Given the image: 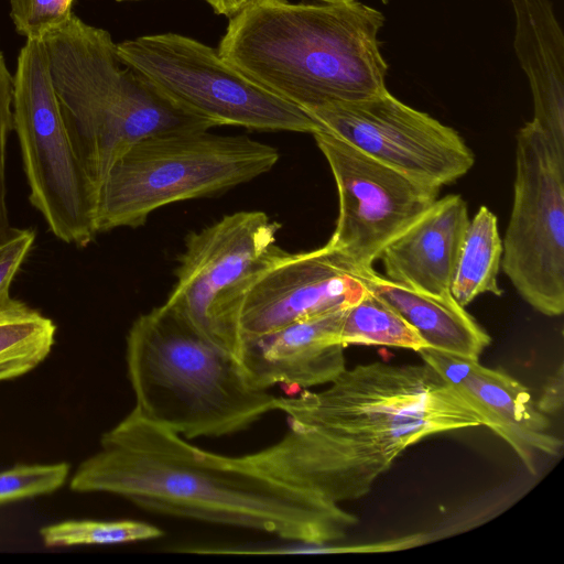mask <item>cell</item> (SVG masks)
<instances>
[{"label": "cell", "mask_w": 564, "mask_h": 564, "mask_svg": "<svg viewBox=\"0 0 564 564\" xmlns=\"http://www.w3.org/2000/svg\"><path fill=\"white\" fill-rule=\"evenodd\" d=\"M76 492H105L149 511L323 545L358 518L340 505L248 463L202 449L135 411L105 432L100 449L70 479Z\"/></svg>", "instance_id": "2"}, {"label": "cell", "mask_w": 564, "mask_h": 564, "mask_svg": "<svg viewBox=\"0 0 564 564\" xmlns=\"http://www.w3.org/2000/svg\"><path fill=\"white\" fill-rule=\"evenodd\" d=\"M313 137L339 200L326 246L349 265L371 270L384 248L434 204L441 188L413 181L324 130Z\"/></svg>", "instance_id": "11"}, {"label": "cell", "mask_w": 564, "mask_h": 564, "mask_svg": "<svg viewBox=\"0 0 564 564\" xmlns=\"http://www.w3.org/2000/svg\"><path fill=\"white\" fill-rule=\"evenodd\" d=\"M218 15L235 18L258 0H204Z\"/></svg>", "instance_id": "28"}, {"label": "cell", "mask_w": 564, "mask_h": 564, "mask_svg": "<svg viewBox=\"0 0 564 564\" xmlns=\"http://www.w3.org/2000/svg\"><path fill=\"white\" fill-rule=\"evenodd\" d=\"M423 362L440 373L463 397L482 425L502 438L525 469L538 473L539 458L556 457L563 441L551 432V423L539 411L531 393L503 370L485 367L478 359L423 347Z\"/></svg>", "instance_id": "14"}, {"label": "cell", "mask_w": 564, "mask_h": 564, "mask_svg": "<svg viewBox=\"0 0 564 564\" xmlns=\"http://www.w3.org/2000/svg\"><path fill=\"white\" fill-rule=\"evenodd\" d=\"M383 4H388L390 0H380Z\"/></svg>", "instance_id": "29"}, {"label": "cell", "mask_w": 564, "mask_h": 564, "mask_svg": "<svg viewBox=\"0 0 564 564\" xmlns=\"http://www.w3.org/2000/svg\"><path fill=\"white\" fill-rule=\"evenodd\" d=\"M36 234L31 228L10 227L0 238V301L10 297V288L25 261Z\"/></svg>", "instance_id": "26"}, {"label": "cell", "mask_w": 564, "mask_h": 564, "mask_svg": "<svg viewBox=\"0 0 564 564\" xmlns=\"http://www.w3.org/2000/svg\"><path fill=\"white\" fill-rule=\"evenodd\" d=\"M12 90L13 76L10 74L4 56L0 51V238L11 227L7 204L6 158L8 138L13 129Z\"/></svg>", "instance_id": "25"}, {"label": "cell", "mask_w": 564, "mask_h": 564, "mask_svg": "<svg viewBox=\"0 0 564 564\" xmlns=\"http://www.w3.org/2000/svg\"><path fill=\"white\" fill-rule=\"evenodd\" d=\"M117 1L121 2V1H134V0H117Z\"/></svg>", "instance_id": "30"}, {"label": "cell", "mask_w": 564, "mask_h": 564, "mask_svg": "<svg viewBox=\"0 0 564 564\" xmlns=\"http://www.w3.org/2000/svg\"><path fill=\"white\" fill-rule=\"evenodd\" d=\"M279 227L264 212L241 210L191 232L163 305L217 346L210 324L215 301L276 245Z\"/></svg>", "instance_id": "13"}, {"label": "cell", "mask_w": 564, "mask_h": 564, "mask_svg": "<svg viewBox=\"0 0 564 564\" xmlns=\"http://www.w3.org/2000/svg\"><path fill=\"white\" fill-rule=\"evenodd\" d=\"M563 364H560L558 369L549 379L540 399L535 405L545 415H554L563 408L564 402V377Z\"/></svg>", "instance_id": "27"}, {"label": "cell", "mask_w": 564, "mask_h": 564, "mask_svg": "<svg viewBox=\"0 0 564 564\" xmlns=\"http://www.w3.org/2000/svg\"><path fill=\"white\" fill-rule=\"evenodd\" d=\"M126 364L132 410L185 440L231 435L276 411L278 397L163 304L132 323Z\"/></svg>", "instance_id": "5"}, {"label": "cell", "mask_w": 564, "mask_h": 564, "mask_svg": "<svg viewBox=\"0 0 564 564\" xmlns=\"http://www.w3.org/2000/svg\"><path fill=\"white\" fill-rule=\"evenodd\" d=\"M42 42L72 147L97 194L112 165L138 142L212 128L124 66L108 31L74 13Z\"/></svg>", "instance_id": "4"}, {"label": "cell", "mask_w": 564, "mask_h": 564, "mask_svg": "<svg viewBox=\"0 0 564 564\" xmlns=\"http://www.w3.org/2000/svg\"><path fill=\"white\" fill-rule=\"evenodd\" d=\"M501 267L520 296L546 316L564 311V162L530 121L519 129L516 178Z\"/></svg>", "instance_id": "10"}, {"label": "cell", "mask_w": 564, "mask_h": 564, "mask_svg": "<svg viewBox=\"0 0 564 564\" xmlns=\"http://www.w3.org/2000/svg\"><path fill=\"white\" fill-rule=\"evenodd\" d=\"M344 346H387L417 352L426 347L417 332L386 301L367 290L343 315Z\"/></svg>", "instance_id": "21"}, {"label": "cell", "mask_w": 564, "mask_h": 564, "mask_svg": "<svg viewBox=\"0 0 564 564\" xmlns=\"http://www.w3.org/2000/svg\"><path fill=\"white\" fill-rule=\"evenodd\" d=\"M74 0H10V15L15 30L26 40L41 41L44 35L72 17Z\"/></svg>", "instance_id": "24"}, {"label": "cell", "mask_w": 564, "mask_h": 564, "mask_svg": "<svg viewBox=\"0 0 564 564\" xmlns=\"http://www.w3.org/2000/svg\"><path fill=\"white\" fill-rule=\"evenodd\" d=\"M209 129L149 137L109 170L98 193V234L143 225L170 204L214 196L271 171L276 148Z\"/></svg>", "instance_id": "6"}, {"label": "cell", "mask_w": 564, "mask_h": 564, "mask_svg": "<svg viewBox=\"0 0 564 564\" xmlns=\"http://www.w3.org/2000/svg\"><path fill=\"white\" fill-rule=\"evenodd\" d=\"M369 291L391 305L420 335L426 347L478 359L491 341L488 333L448 295L417 292L376 273L365 272Z\"/></svg>", "instance_id": "18"}, {"label": "cell", "mask_w": 564, "mask_h": 564, "mask_svg": "<svg viewBox=\"0 0 564 564\" xmlns=\"http://www.w3.org/2000/svg\"><path fill=\"white\" fill-rule=\"evenodd\" d=\"M347 306L291 323L245 343L238 364L257 390L282 384L308 389L332 382L346 367L339 329Z\"/></svg>", "instance_id": "15"}, {"label": "cell", "mask_w": 564, "mask_h": 564, "mask_svg": "<svg viewBox=\"0 0 564 564\" xmlns=\"http://www.w3.org/2000/svg\"><path fill=\"white\" fill-rule=\"evenodd\" d=\"M69 465L19 464L0 471V505L48 495L61 488L68 478Z\"/></svg>", "instance_id": "23"}, {"label": "cell", "mask_w": 564, "mask_h": 564, "mask_svg": "<svg viewBox=\"0 0 564 564\" xmlns=\"http://www.w3.org/2000/svg\"><path fill=\"white\" fill-rule=\"evenodd\" d=\"M468 223L467 203L460 195L437 198L380 254L387 279L431 295L451 294Z\"/></svg>", "instance_id": "16"}, {"label": "cell", "mask_w": 564, "mask_h": 564, "mask_svg": "<svg viewBox=\"0 0 564 564\" xmlns=\"http://www.w3.org/2000/svg\"><path fill=\"white\" fill-rule=\"evenodd\" d=\"M306 112L324 130L421 184L441 188L465 175L475 155L452 127L389 90Z\"/></svg>", "instance_id": "12"}, {"label": "cell", "mask_w": 564, "mask_h": 564, "mask_svg": "<svg viewBox=\"0 0 564 564\" xmlns=\"http://www.w3.org/2000/svg\"><path fill=\"white\" fill-rule=\"evenodd\" d=\"M502 239L497 216L480 206L469 219L451 284V294L466 307L474 299L490 292L500 296L498 273L501 268Z\"/></svg>", "instance_id": "19"}, {"label": "cell", "mask_w": 564, "mask_h": 564, "mask_svg": "<svg viewBox=\"0 0 564 564\" xmlns=\"http://www.w3.org/2000/svg\"><path fill=\"white\" fill-rule=\"evenodd\" d=\"M12 122L31 204L59 240L88 246L98 235V194L72 147L41 41L26 40L20 51Z\"/></svg>", "instance_id": "8"}, {"label": "cell", "mask_w": 564, "mask_h": 564, "mask_svg": "<svg viewBox=\"0 0 564 564\" xmlns=\"http://www.w3.org/2000/svg\"><path fill=\"white\" fill-rule=\"evenodd\" d=\"M366 271L326 245L297 253L275 245L215 301L210 324L216 344L238 362L245 343L357 301L368 290Z\"/></svg>", "instance_id": "9"}, {"label": "cell", "mask_w": 564, "mask_h": 564, "mask_svg": "<svg viewBox=\"0 0 564 564\" xmlns=\"http://www.w3.org/2000/svg\"><path fill=\"white\" fill-rule=\"evenodd\" d=\"M513 48L529 79L531 121L555 156L564 162V34L551 0H510Z\"/></svg>", "instance_id": "17"}, {"label": "cell", "mask_w": 564, "mask_h": 564, "mask_svg": "<svg viewBox=\"0 0 564 564\" xmlns=\"http://www.w3.org/2000/svg\"><path fill=\"white\" fill-rule=\"evenodd\" d=\"M381 11L360 0H258L230 19L219 55L304 111L388 90Z\"/></svg>", "instance_id": "3"}, {"label": "cell", "mask_w": 564, "mask_h": 564, "mask_svg": "<svg viewBox=\"0 0 564 564\" xmlns=\"http://www.w3.org/2000/svg\"><path fill=\"white\" fill-rule=\"evenodd\" d=\"M120 62L186 112L210 127L311 133L318 123L303 109L259 85L217 48L177 33L117 43Z\"/></svg>", "instance_id": "7"}, {"label": "cell", "mask_w": 564, "mask_h": 564, "mask_svg": "<svg viewBox=\"0 0 564 564\" xmlns=\"http://www.w3.org/2000/svg\"><path fill=\"white\" fill-rule=\"evenodd\" d=\"M43 543L48 547L76 545H115L151 541L161 538L163 531L139 520H66L40 530Z\"/></svg>", "instance_id": "22"}, {"label": "cell", "mask_w": 564, "mask_h": 564, "mask_svg": "<svg viewBox=\"0 0 564 564\" xmlns=\"http://www.w3.org/2000/svg\"><path fill=\"white\" fill-rule=\"evenodd\" d=\"M290 429L242 455L254 467L340 505L367 496L411 446L481 426L463 397L425 362L346 368L321 391L278 397Z\"/></svg>", "instance_id": "1"}, {"label": "cell", "mask_w": 564, "mask_h": 564, "mask_svg": "<svg viewBox=\"0 0 564 564\" xmlns=\"http://www.w3.org/2000/svg\"><path fill=\"white\" fill-rule=\"evenodd\" d=\"M56 325L11 296L0 301V382L24 376L50 355Z\"/></svg>", "instance_id": "20"}]
</instances>
